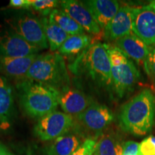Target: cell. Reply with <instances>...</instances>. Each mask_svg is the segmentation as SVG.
<instances>
[{
	"mask_svg": "<svg viewBox=\"0 0 155 155\" xmlns=\"http://www.w3.org/2000/svg\"><path fill=\"white\" fill-rule=\"evenodd\" d=\"M119 121L124 131L135 137L150 133L155 121V97L152 91L144 89L124 104Z\"/></svg>",
	"mask_w": 155,
	"mask_h": 155,
	"instance_id": "1",
	"label": "cell"
},
{
	"mask_svg": "<svg viewBox=\"0 0 155 155\" xmlns=\"http://www.w3.org/2000/svg\"><path fill=\"white\" fill-rule=\"evenodd\" d=\"M75 74H84L103 87H111V64L106 44L92 42L69 65Z\"/></svg>",
	"mask_w": 155,
	"mask_h": 155,
	"instance_id": "2",
	"label": "cell"
},
{
	"mask_svg": "<svg viewBox=\"0 0 155 155\" xmlns=\"http://www.w3.org/2000/svg\"><path fill=\"white\" fill-rule=\"evenodd\" d=\"M18 88L21 106L31 117L40 119L59 105L60 91L53 87L26 79Z\"/></svg>",
	"mask_w": 155,
	"mask_h": 155,
	"instance_id": "3",
	"label": "cell"
},
{
	"mask_svg": "<svg viewBox=\"0 0 155 155\" xmlns=\"http://www.w3.org/2000/svg\"><path fill=\"white\" fill-rule=\"evenodd\" d=\"M26 79L53 87L60 92L69 87V75L63 57L58 53L38 55Z\"/></svg>",
	"mask_w": 155,
	"mask_h": 155,
	"instance_id": "4",
	"label": "cell"
},
{
	"mask_svg": "<svg viewBox=\"0 0 155 155\" xmlns=\"http://www.w3.org/2000/svg\"><path fill=\"white\" fill-rule=\"evenodd\" d=\"M73 124L72 116L65 112L55 111L38 120L34 132L42 141H53L68 133Z\"/></svg>",
	"mask_w": 155,
	"mask_h": 155,
	"instance_id": "5",
	"label": "cell"
},
{
	"mask_svg": "<svg viewBox=\"0 0 155 155\" xmlns=\"http://www.w3.org/2000/svg\"><path fill=\"white\" fill-rule=\"evenodd\" d=\"M12 31L38 49L49 48L41 21L32 15H25L9 22Z\"/></svg>",
	"mask_w": 155,
	"mask_h": 155,
	"instance_id": "6",
	"label": "cell"
},
{
	"mask_svg": "<svg viewBox=\"0 0 155 155\" xmlns=\"http://www.w3.org/2000/svg\"><path fill=\"white\" fill-rule=\"evenodd\" d=\"M132 32L147 45H155V1L133 7Z\"/></svg>",
	"mask_w": 155,
	"mask_h": 155,
	"instance_id": "7",
	"label": "cell"
},
{
	"mask_svg": "<svg viewBox=\"0 0 155 155\" xmlns=\"http://www.w3.org/2000/svg\"><path fill=\"white\" fill-rule=\"evenodd\" d=\"M140 79V73L130 59L121 65L111 67V88L119 98L133 91Z\"/></svg>",
	"mask_w": 155,
	"mask_h": 155,
	"instance_id": "8",
	"label": "cell"
},
{
	"mask_svg": "<svg viewBox=\"0 0 155 155\" xmlns=\"http://www.w3.org/2000/svg\"><path fill=\"white\" fill-rule=\"evenodd\" d=\"M77 117L83 127L97 136L101 135L114 120L113 113L107 106L95 102Z\"/></svg>",
	"mask_w": 155,
	"mask_h": 155,
	"instance_id": "9",
	"label": "cell"
},
{
	"mask_svg": "<svg viewBox=\"0 0 155 155\" xmlns=\"http://www.w3.org/2000/svg\"><path fill=\"white\" fill-rule=\"evenodd\" d=\"M61 9L67 13L88 33L100 36L101 29L84 2L76 0H64L61 3Z\"/></svg>",
	"mask_w": 155,
	"mask_h": 155,
	"instance_id": "10",
	"label": "cell"
},
{
	"mask_svg": "<svg viewBox=\"0 0 155 155\" xmlns=\"http://www.w3.org/2000/svg\"><path fill=\"white\" fill-rule=\"evenodd\" d=\"M40 50L13 31L0 34V58H22L35 55Z\"/></svg>",
	"mask_w": 155,
	"mask_h": 155,
	"instance_id": "11",
	"label": "cell"
},
{
	"mask_svg": "<svg viewBox=\"0 0 155 155\" xmlns=\"http://www.w3.org/2000/svg\"><path fill=\"white\" fill-rule=\"evenodd\" d=\"M133 7L123 5L104 31L107 40L116 41L132 32Z\"/></svg>",
	"mask_w": 155,
	"mask_h": 155,
	"instance_id": "12",
	"label": "cell"
},
{
	"mask_svg": "<svg viewBox=\"0 0 155 155\" xmlns=\"http://www.w3.org/2000/svg\"><path fill=\"white\" fill-rule=\"evenodd\" d=\"M91 104L90 98L78 89L68 87L60 92L59 105L65 113L72 116H79Z\"/></svg>",
	"mask_w": 155,
	"mask_h": 155,
	"instance_id": "13",
	"label": "cell"
},
{
	"mask_svg": "<svg viewBox=\"0 0 155 155\" xmlns=\"http://www.w3.org/2000/svg\"><path fill=\"white\" fill-rule=\"evenodd\" d=\"M115 46L134 61L139 65H143L150 51V46L138 38L132 32L115 42Z\"/></svg>",
	"mask_w": 155,
	"mask_h": 155,
	"instance_id": "14",
	"label": "cell"
},
{
	"mask_svg": "<svg viewBox=\"0 0 155 155\" xmlns=\"http://www.w3.org/2000/svg\"><path fill=\"white\" fill-rule=\"evenodd\" d=\"M83 2L103 32L120 8L119 3L115 0H88Z\"/></svg>",
	"mask_w": 155,
	"mask_h": 155,
	"instance_id": "15",
	"label": "cell"
},
{
	"mask_svg": "<svg viewBox=\"0 0 155 155\" xmlns=\"http://www.w3.org/2000/svg\"><path fill=\"white\" fill-rule=\"evenodd\" d=\"M38 54L22 58H0V71L7 76L22 79L28 74Z\"/></svg>",
	"mask_w": 155,
	"mask_h": 155,
	"instance_id": "16",
	"label": "cell"
},
{
	"mask_svg": "<svg viewBox=\"0 0 155 155\" xmlns=\"http://www.w3.org/2000/svg\"><path fill=\"white\" fill-rule=\"evenodd\" d=\"M83 141L79 135L68 133L53 140L48 148L47 155H71Z\"/></svg>",
	"mask_w": 155,
	"mask_h": 155,
	"instance_id": "17",
	"label": "cell"
},
{
	"mask_svg": "<svg viewBox=\"0 0 155 155\" xmlns=\"http://www.w3.org/2000/svg\"><path fill=\"white\" fill-rule=\"evenodd\" d=\"M43 26L45 34L51 52H55L70 36L68 34L55 24L49 17H44L40 19Z\"/></svg>",
	"mask_w": 155,
	"mask_h": 155,
	"instance_id": "18",
	"label": "cell"
},
{
	"mask_svg": "<svg viewBox=\"0 0 155 155\" xmlns=\"http://www.w3.org/2000/svg\"><path fill=\"white\" fill-rule=\"evenodd\" d=\"M13 104L12 87L7 79L0 76V122L2 124H8L12 114Z\"/></svg>",
	"mask_w": 155,
	"mask_h": 155,
	"instance_id": "19",
	"label": "cell"
},
{
	"mask_svg": "<svg viewBox=\"0 0 155 155\" xmlns=\"http://www.w3.org/2000/svg\"><path fill=\"white\" fill-rule=\"evenodd\" d=\"M91 44L92 38L88 35H70L58 51L61 55H79Z\"/></svg>",
	"mask_w": 155,
	"mask_h": 155,
	"instance_id": "20",
	"label": "cell"
},
{
	"mask_svg": "<svg viewBox=\"0 0 155 155\" xmlns=\"http://www.w3.org/2000/svg\"><path fill=\"white\" fill-rule=\"evenodd\" d=\"M122 145L114 134H102L96 140L94 155H122Z\"/></svg>",
	"mask_w": 155,
	"mask_h": 155,
	"instance_id": "21",
	"label": "cell"
},
{
	"mask_svg": "<svg viewBox=\"0 0 155 155\" xmlns=\"http://www.w3.org/2000/svg\"><path fill=\"white\" fill-rule=\"evenodd\" d=\"M48 17L69 35L85 33L80 25L61 9H55Z\"/></svg>",
	"mask_w": 155,
	"mask_h": 155,
	"instance_id": "22",
	"label": "cell"
},
{
	"mask_svg": "<svg viewBox=\"0 0 155 155\" xmlns=\"http://www.w3.org/2000/svg\"><path fill=\"white\" fill-rule=\"evenodd\" d=\"M143 67L150 81L152 88L155 91V45L150 46Z\"/></svg>",
	"mask_w": 155,
	"mask_h": 155,
	"instance_id": "23",
	"label": "cell"
},
{
	"mask_svg": "<svg viewBox=\"0 0 155 155\" xmlns=\"http://www.w3.org/2000/svg\"><path fill=\"white\" fill-rule=\"evenodd\" d=\"M58 2L55 0H32L31 8L46 17L58 7Z\"/></svg>",
	"mask_w": 155,
	"mask_h": 155,
	"instance_id": "24",
	"label": "cell"
},
{
	"mask_svg": "<svg viewBox=\"0 0 155 155\" xmlns=\"http://www.w3.org/2000/svg\"><path fill=\"white\" fill-rule=\"evenodd\" d=\"M106 46H107L108 53L111 67L118 66V65L126 63L129 60L128 56L116 46L110 45L108 44H106Z\"/></svg>",
	"mask_w": 155,
	"mask_h": 155,
	"instance_id": "25",
	"label": "cell"
},
{
	"mask_svg": "<svg viewBox=\"0 0 155 155\" xmlns=\"http://www.w3.org/2000/svg\"><path fill=\"white\" fill-rule=\"evenodd\" d=\"M96 144V139L88 138L85 139L81 147L71 155H94Z\"/></svg>",
	"mask_w": 155,
	"mask_h": 155,
	"instance_id": "26",
	"label": "cell"
},
{
	"mask_svg": "<svg viewBox=\"0 0 155 155\" xmlns=\"http://www.w3.org/2000/svg\"><path fill=\"white\" fill-rule=\"evenodd\" d=\"M139 155H155V137H149L141 141Z\"/></svg>",
	"mask_w": 155,
	"mask_h": 155,
	"instance_id": "27",
	"label": "cell"
},
{
	"mask_svg": "<svg viewBox=\"0 0 155 155\" xmlns=\"http://www.w3.org/2000/svg\"><path fill=\"white\" fill-rule=\"evenodd\" d=\"M122 155H139V144L134 141H128L122 145Z\"/></svg>",
	"mask_w": 155,
	"mask_h": 155,
	"instance_id": "28",
	"label": "cell"
},
{
	"mask_svg": "<svg viewBox=\"0 0 155 155\" xmlns=\"http://www.w3.org/2000/svg\"><path fill=\"white\" fill-rule=\"evenodd\" d=\"M32 0H11L9 6L15 9H30L31 8Z\"/></svg>",
	"mask_w": 155,
	"mask_h": 155,
	"instance_id": "29",
	"label": "cell"
},
{
	"mask_svg": "<svg viewBox=\"0 0 155 155\" xmlns=\"http://www.w3.org/2000/svg\"><path fill=\"white\" fill-rule=\"evenodd\" d=\"M0 155H14L6 147L5 145L0 142Z\"/></svg>",
	"mask_w": 155,
	"mask_h": 155,
	"instance_id": "30",
	"label": "cell"
}]
</instances>
